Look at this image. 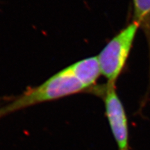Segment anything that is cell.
<instances>
[{
  "label": "cell",
  "instance_id": "2",
  "mask_svg": "<svg viewBox=\"0 0 150 150\" xmlns=\"http://www.w3.org/2000/svg\"><path fill=\"white\" fill-rule=\"evenodd\" d=\"M139 29V24L133 21L112 38L97 56L101 74L108 83L115 85L127 64Z\"/></svg>",
  "mask_w": 150,
  "mask_h": 150
},
{
  "label": "cell",
  "instance_id": "5",
  "mask_svg": "<svg viewBox=\"0 0 150 150\" xmlns=\"http://www.w3.org/2000/svg\"><path fill=\"white\" fill-rule=\"evenodd\" d=\"M132 1L134 21L139 24L140 29L143 30L150 44V0H132Z\"/></svg>",
  "mask_w": 150,
  "mask_h": 150
},
{
  "label": "cell",
  "instance_id": "1",
  "mask_svg": "<svg viewBox=\"0 0 150 150\" xmlns=\"http://www.w3.org/2000/svg\"><path fill=\"white\" fill-rule=\"evenodd\" d=\"M88 92L76 77L71 65L65 67L40 85L28 89L4 106L0 107V119L20 110L37 104Z\"/></svg>",
  "mask_w": 150,
  "mask_h": 150
},
{
  "label": "cell",
  "instance_id": "4",
  "mask_svg": "<svg viewBox=\"0 0 150 150\" xmlns=\"http://www.w3.org/2000/svg\"><path fill=\"white\" fill-rule=\"evenodd\" d=\"M75 75L81 82L91 92L95 86L101 74L98 59L97 56H92L81 60L71 65Z\"/></svg>",
  "mask_w": 150,
  "mask_h": 150
},
{
  "label": "cell",
  "instance_id": "3",
  "mask_svg": "<svg viewBox=\"0 0 150 150\" xmlns=\"http://www.w3.org/2000/svg\"><path fill=\"white\" fill-rule=\"evenodd\" d=\"M91 93L99 95L104 102L106 117L118 149L129 150L128 120L116 86L108 83L96 86Z\"/></svg>",
  "mask_w": 150,
  "mask_h": 150
}]
</instances>
